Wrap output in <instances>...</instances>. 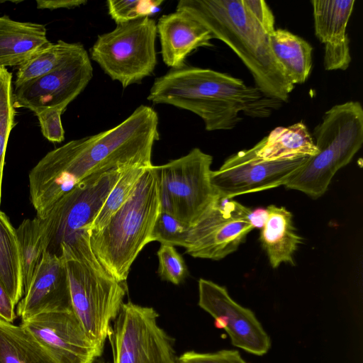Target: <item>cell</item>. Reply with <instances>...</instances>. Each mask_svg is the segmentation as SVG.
Here are the masks:
<instances>
[{
	"label": "cell",
	"instance_id": "1",
	"mask_svg": "<svg viewBox=\"0 0 363 363\" xmlns=\"http://www.w3.org/2000/svg\"><path fill=\"white\" fill-rule=\"evenodd\" d=\"M147 100L199 116L208 131L233 129L242 118H266L282 104L241 79L184 65L155 79Z\"/></svg>",
	"mask_w": 363,
	"mask_h": 363
},
{
	"label": "cell",
	"instance_id": "2",
	"mask_svg": "<svg viewBox=\"0 0 363 363\" xmlns=\"http://www.w3.org/2000/svg\"><path fill=\"white\" fill-rule=\"evenodd\" d=\"M184 11L226 44L250 72L255 86L266 96L287 102L294 85L275 59L269 43L274 31L255 16L248 0H180Z\"/></svg>",
	"mask_w": 363,
	"mask_h": 363
},
{
	"label": "cell",
	"instance_id": "3",
	"mask_svg": "<svg viewBox=\"0 0 363 363\" xmlns=\"http://www.w3.org/2000/svg\"><path fill=\"white\" fill-rule=\"evenodd\" d=\"M161 211L155 167H149L127 201L101 230L89 232L91 249L105 270L125 282L143 248L152 241V231Z\"/></svg>",
	"mask_w": 363,
	"mask_h": 363
},
{
	"label": "cell",
	"instance_id": "4",
	"mask_svg": "<svg viewBox=\"0 0 363 363\" xmlns=\"http://www.w3.org/2000/svg\"><path fill=\"white\" fill-rule=\"evenodd\" d=\"M67 269L71 304L90 339L104 349L111 322L120 312L127 294L126 281L115 279L94 256L88 230L70 245L61 247Z\"/></svg>",
	"mask_w": 363,
	"mask_h": 363
},
{
	"label": "cell",
	"instance_id": "5",
	"mask_svg": "<svg viewBox=\"0 0 363 363\" xmlns=\"http://www.w3.org/2000/svg\"><path fill=\"white\" fill-rule=\"evenodd\" d=\"M318 153L289 179L286 188L316 199L323 196L335 173L350 162L363 143V109L359 101L333 106L315 126Z\"/></svg>",
	"mask_w": 363,
	"mask_h": 363
},
{
	"label": "cell",
	"instance_id": "6",
	"mask_svg": "<svg viewBox=\"0 0 363 363\" xmlns=\"http://www.w3.org/2000/svg\"><path fill=\"white\" fill-rule=\"evenodd\" d=\"M157 33V24L149 16L118 23L113 30L98 35L91 58L126 88L153 72Z\"/></svg>",
	"mask_w": 363,
	"mask_h": 363
},
{
	"label": "cell",
	"instance_id": "7",
	"mask_svg": "<svg viewBox=\"0 0 363 363\" xmlns=\"http://www.w3.org/2000/svg\"><path fill=\"white\" fill-rule=\"evenodd\" d=\"M211 155L198 147L155 166L161 211L193 225L218 196L211 182Z\"/></svg>",
	"mask_w": 363,
	"mask_h": 363
},
{
	"label": "cell",
	"instance_id": "8",
	"mask_svg": "<svg viewBox=\"0 0 363 363\" xmlns=\"http://www.w3.org/2000/svg\"><path fill=\"white\" fill-rule=\"evenodd\" d=\"M130 167L95 174L60 198L41 218L48 244L46 251L61 257L62 245L72 243L88 229L117 181Z\"/></svg>",
	"mask_w": 363,
	"mask_h": 363
},
{
	"label": "cell",
	"instance_id": "9",
	"mask_svg": "<svg viewBox=\"0 0 363 363\" xmlns=\"http://www.w3.org/2000/svg\"><path fill=\"white\" fill-rule=\"evenodd\" d=\"M152 307L123 303L108 338L113 363H177L173 339L159 326Z\"/></svg>",
	"mask_w": 363,
	"mask_h": 363
},
{
	"label": "cell",
	"instance_id": "10",
	"mask_svg": "<svg viewBox=\"0 0 363 363\" xmlns=\"http://www.w3.org/2000/svg\"><path fill=\"white\" fill-rule=\"evenodd\" d=\"M255 228L254 211L218 196L190 226L185 252L196 258L221 259L236 251Z\"/></svg>",
	"mask_w": 363,
	"mask_h": 363
},
{
	"label": "cell",
	"instance_id": "11",
	"mask_svg": "<svg viewBox=\"0 0 363 363\" xmlns=\"http://www.w3.org/2000/svg\"><path fill=\"white\" fill-rule=\"evenodd\" d=\"M92 77L93 67L87 51L79 43L55 69L16 87L13 93L14 108H28L35 114L48 108L65 111Z\"/></svg>",
	"mask_w": 363,
	"mask_h": 363
},
{
	"label": "cell",
	"instance_id": "12",
	"mask_svg": "<svg viewBox=\"0 0 363 363\" xmlns=\"http://www.w3.org/2000/svg\"><path fill=\"white\" fill-rule=\"evenodd\" d=\"M308 157L266 160L257 154L255 145L229 157L211 172V182L223 198L269 190L285 185Z\"/></svg>",
	"mask_w": 363,
	"mask_h": 363
},
{
	"label": "cell",
	"instance_id": "13",
	"mask_svg": "<svg viewBox=\"0 0 363 363\" xmlns=\"http://www.w3.org/2000/svg\"><path fill=\"white\" fill-rule=\"evenodd\" d=\"M21 325L57 363H94L104 350L90 339L72 309L43 313Z\"/></svg>",
	"mask_w": 363,
	"mask_h": 363
},
{
	"label": "cell",
	"instance_id": "14",
	"mask_svg": "<svg viewBox=\"0 0 363 363\" xmlns=\"http://www.w3.org/2000/svg\"><path fill=\"white\" fill-rule=\"evenodd\" d=\"M199 306L215 319L233 346L262 356L267 353L271 340L254 313L235 302L225 287L205 279L199 280Z\"/></svg>",
	"mask_w": 363,
	"mask_h": 363
},
{
	"label": "cell",
	"instance_id": "15",
	"mask_svg": "<svg viewBox=\"0 0 363 363\" xmlns=\"http://www.w3.org/2000/svg\"><path fill=\"white\" fill-rule=\"evenodd\" d=\"M22 320L56 311L72 309L69 281L63 258L45 251L30 282L18 303Z\"/></svg>",
	"mask_w": 363,
	"mask_h": 363
},
{
	"label": "cell",
	"instance_id": "16",
	"mask_svg": "<svg viewBox=\"0 0 363 363\" xmlns=\"http://www.w3.org/2000/svg\"><path fill=\"white\" fill-rule=\"evenodd\" d=\"M354 0H313L315 34L324 45L325 70H345L351 60L350 40L346 30Z\"/></svg>",
	"mask_w": 363,
	"mask_h": 363
},
{
	"label": "cell",
	"instance_id": "17",
	"mask_svg": "<svg viewBox=\"0 0 363 363\" xmlns=\"http://www.w3.org/2000/svg\"><path fill=\"white\" fill-rule=\"evenodd\" d=\"M157 32L163 61L172 69L183 67L186 57L197 48L213 45L210 31L184 11L160 17Z\"/></svg>",
	"mask_w": 363,
	"mask_h": 363
},
{
	"label": "cell",
	"instance_id": "18",
	"mask_svg": "<svg viewBox=\"0 0 363 363\" xmlns=\"http://www.w3.org/2000/svg\"><path fill=\"white\" fill-rule=\"evenodd\" d=\"M43 24L0 16V67L20 66L50 45Z\"/></svg>",
	"mask_w": 363,
	"mask_h": 363
},
{
	"label": "cell",
	"instance_id": "19",
	"mask_svg": "<svg viewBox=\"0 0 363 363\" xmlns=\"http://www.w3.org/2000/svg\"><path fill=\"white\" fill-rule=\"evenodd\" d=\"M260 242L273 268L282 263L294 264V255L302 238L296 233L291 213L283 206H267L261 226Z\"/></svg>",
	"mask_w": 363,
	"mask_h": 363
},
{
	"label": "cell",
	"instance_id": "20",
	"mask_svg": "<svg viewBox=\"0 0 363 363\" xmlns=\"http://www.w3.org/2000/svg\"><path fill=\"white\" fill-rule=\"evenodd\" d=\"M255 147L257 155L266 160L311 157L318 152L313 136L302 122L274 128Z\"/></svg>",
	"mask_w": 363,
	"mask_h": 363
},
{
	"label": "cell",
	"instance_id": "21",
	"mask_svg": "<svg viewBox=\"0 0 363 363\" xmlns=\"http://www.w3.org/2000/svg\"><path fill=\"white\" fill-rule=\"evenodd\" d=\"M272 52L294 84H303L308 78L313 65V47L303 38L281 28L269 36Z\"/></svg>",
	"mask_w": 363,
	"mask_h": 363
},
{
	"label": "cell",
	"instance_id": "22",
	"mask_svg": "<svg viewBox=\"0 0 363 363\" xmlns=\"http://www.w3.org/2000/svg\"><path fill=\"white\" fill-rule=\"evenodd\" d=\"M0 363H57L21 325L0 318Z\"/></svg>",
	"mask_w": 363,
	"mask_h": 363
},
{
	"label": "cell",
	"instance_id": "23",
	"mask_svg": "<svg viewBox=\"0 0 363 363\" xmlns=\"http://www.w3.org/2000/svg\"><path fill=\"white\" fill-rule=\"evenodd\" d=\"M0 281L15 306L23 296L21 260L16 229L0 210Z\"/></svg>",
	"mask_w": 363,
	"mask_h": 363
},
{
	"label": "cell",
	"instance_id": "24",
	"mask_svg": "<svg viewBox=\"0 0 363 363\" xmlns=\"http://www.w3.org/2000/svg\"><path fill=\"white\" fill-rule=\"evenodd\" d=\"M16 233L20 248L24 294L48 244L42 219L37 216L33 219L23 220L16 229Z\"/></svg>",
	"mask_w": 363,
	"mask_h": 363
},
{
	"label": "cell",
	"instance_id": "25",
	"mask_svg": "<svg viewBox=\"0 0 363 363\" xmlns=\"http://www.w3.org/2000/svg\"><path fill=\"white\" fill-rule=\"evenodd\" d=\"M79 43H69L62 40L35 54L18 66L14 82L16 87L42 77L58 67L75 50Z\"/></svg>",
	"mask_w": 363,
	"mask_h": 363
},
{
	"label": "cell",
	"instance_id": "26",
	"mask_svg": "<svg viewBox=\"0 0 363 363\" xmlns=\"http://www.w3.org/2000/svg\"><path fill=\"white\" fill-rule=\"evenodd\" d=\"M149 167L150 166L135 165L122 174L89 226V232L101 230L106 225L116 212L133 194L138 182Z\"/></svg>",
	"mask_w": 363,
	"mask_h": 363
},
{
	"label": "cell",
	"instance_id": "27",
	"mask_svg": "<svg viewBox=\"0 0 363 363\" xmlns=\"http://www.w3.org/2000/svg\"><path fill=\"white\" fill-rule=\"evenodd\" d=\"M13 93L12 75L0 67V206L6 150L15 115Z\"/></svg>",
	"mask_w": 363,
	"mask_h": 363
},
{
	"label": "cell",
	"instance_id": "28",
	"mask_svg": "<svg viewBox=\"0 0 363 363\" xmlns=\"http://www.w3.org/2000/svg\"><path fill=\"white\" fill-rule=\"evenodd\" d=\"M190 225L172 214L160 211L152 231V241L184 247Z\"/></svg>",
	"mask_w": 363,
	"mask_h": 363
},
{
	"label": "cell",
	"instance_id": "29",
	"mask_svg": "<svg viewBox=\"0 0 363 363\" xmlns=\"http://www.w3.org/2000/svg\"><path fill=\"white\" fill-rule=\"evenodd\" d=\"M162 3V0H108L106 2L108 14L116 24L149 16Z\"/></svg>",
	"mask_w": 363,
	"mask_h": 363
},
{
	"label": "cell",
	"instance_id": "30",
	"mask_svg": "<svg viewBox=\"0 0 363 363\" xmlns=\"http://www.w3.org/2000/svg\"><path fill=\"white\" fill-rule=\"evenodd\" d=\"M157 255L159 260L158 274L162 280L179 285L189 274L182 255L174 246L161 244Z\"/></svg>",
	"mask_w": 363,
	"mask_h": 363
},
{
	"label": "cell",
	"instance_id": "31",
	"mask_svg": "<svg viewBox=\"0 0 363 363\" xmlns=\"http://www.w3.org/2000/svg\"><path fill=\"white\" fill-rule=\"evenodd\" d=\"M63 112L59 108H48L35 114L42 133L49 141L61 143L65 140V130L61 121Z\"/></svg>",
	"mask_w": 363,
	"mask_h": 363
},
{
	"label": "cell",
	"instance_id": "32",
	"mask_svg": "<svg viewBox=\"0 0 363 363\" xmlns=\"http://www.w3.org/2000/svg\"><path fill=\"white\" fill-rule=\"evenodd\" d=\"M179 363H247L236 350H223L216 352L200 353L189 351L177 358Z\"/></svg>",
	"mask_w": 363,
	"mask_h": 363
},
{
	"label": "cell",
	"instance_id": "33",
	"mask_svg": "<svg viewBox=\"0 0 363 363\" xmlns=\"http://www.w3.org/2000/svg\"><path fill=\"white\" fill-rule=\"evenodd\" d=\"M15 305L0 281V318L13 323L16 318Z\"/></svg>",
	"mask_w": 363,
	"mask_h": 363
},
{
	"label": "cell",
	"instance_id": "34",
	"mask_svg": "<svg viewBox=\"0 0 363 363\" xmlns=\"http://www.w3.org/2000/svg\"><path fill=\"white\" fill-rule=\"evenodd\" d=\"M86 0H37V8L40 9H72L84 5Z\"/></svg>",
	"mask_w": 363,
	"mask_h": 363
}]
</instances>
